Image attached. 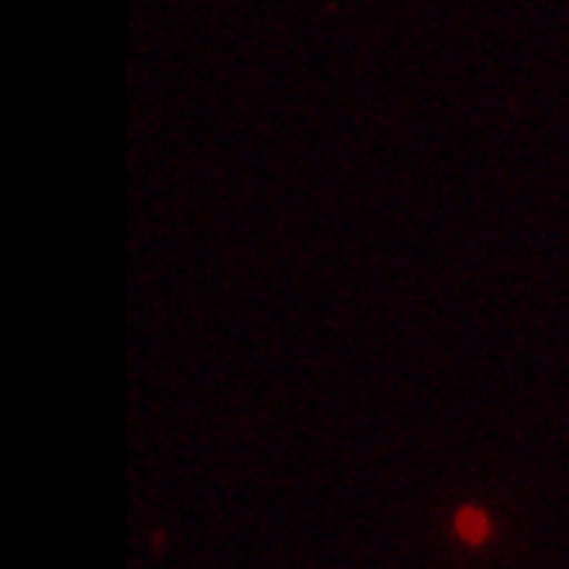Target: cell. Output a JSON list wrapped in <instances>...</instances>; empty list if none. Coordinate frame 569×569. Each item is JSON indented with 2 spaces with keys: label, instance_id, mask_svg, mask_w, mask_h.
I'll use <instances>...</instances> for the list:
<instances>
[{
  "label": "cell",
  "instance_id": "obj_1",
  "mask_svg": "<svg viewBox=\"0 0 569 569\" xmlns=\"http://www.w3.org/2000/svg\"><path fill=\"white\" fill-rule=\"evenodd\" d=\"M456 531H459V539L462 542H470V546H480L487 535H490V518L477 508H466L456 515Z\"/></svg>",
  "mask_w": 569,
  "mask_h": 569
}]
</instances>
